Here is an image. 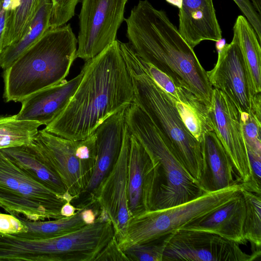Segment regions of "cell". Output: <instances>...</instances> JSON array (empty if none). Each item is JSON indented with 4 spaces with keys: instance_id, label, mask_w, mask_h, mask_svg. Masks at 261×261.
Masks as SVG:
<instances>
[{
    "instance_id": "cell-1",
    "label": "cell",
    "mask_w": 261,
    "mask_h": 261,
    "mask_svg": "<svg viewBox=\"0 0 261 261\" xmlns=\"http://www.w3.org/2000/svg\"><path fill=\"white\" fill-rule=\"evenodd\" d=\"M83 77L61 114L44 129L77 141L92 135L107 119L133 102L131 76L116 40L85 61Z\"/></svg>"
},
{
    "instance_id": "cell-2",
    "label": "cell",
    "mask_w": 261,
    "mask_h": 261,
    "mask_svg": "<svg viewBox=\"0 0 261 261\" xmlns=\"http://www.w3.org/2000/svg\"><path fill=\"white\" fill-rule=\"evenodd\" d=\"M124 20L128 43L138 56L210 107L213 88L206 71L166 12L140 0Z\"/></svg>"
},
{
    "instance_id": "cell-3",
    "label": "cell",
    "mask_w": 261,
    "mask_h": 261,
    "mask_svg": "<svg viewBox=\"0 0 261 261\" xmlns=\"http://www.w3.org/2000/svg\"><path fill=\"white\" fill-rule=\"evenodd\" d=\"M77 44L69 24L48 29L4 69L5 101L21 102L38 91L65 80L76 58Z\"/></svg>"
},
{
    "instance_id": "cell-4",
    "label": "cell",
    "mask_w": 261,
    "mask_h": 261,
    "mask_svg": "<svg viewBox=\"0 0 261 261\" xmlns=\"http://www.w3.org/2000/svg\"><path fill=\"white\" fill-rule=\"evenodd\" d=\"M119 46L132 80L133 102L149 117L180 163L199 183L202 170L201 143L184 124L174 101L145 71L130 44L120 42Z\"/></svg>"
},
{
    "instance_id": "cell-5",
    "label": "cell",
    "mask_w": 261,
    "mask_h": 261,
    "mask_svg": "<svg viewBox=\"0 0 261 261\" xmlns=\"http://www.w3.org/2000/svg\"><path fill=\"white\" fill-rule=\"evenodd\" d=\"M125 121L130 134L142 144L155 165L150 210L180 204L205 193L180 163L149 117L135 103L125 109Z\"/></svg>"
},
{
    "instance_id": "cell-6",
    "label": "cell",
    "mask_w": 261,
    "mask_h": 261,
    "mask_svg": "<svg viewBox=\"0 0 261 261\" xmlns=\"http://www.w3.org/2000/svg\"><path fill=\"white\" fill-rule=\"evenodd\" d=\"M244 189L241 183L205 192L198 197L175 206L149 210L132 217L118 245L122 250L146 243L172 233L230 201Z\"/></svg>"
},
{
    "instance_id": "cell-7",
    "label": "cell",
    "mask_w": 261,
    "mask_h": 261,
    "mask_svg": "<svg viewBox=\"0 0 261 261\" xmlns=\"http://www.w3.org/2000/svg\"><path fill=\"white\" fill-rule=\"evenodd\" d=\"M66 201L20 169L0 150V207L31 221L62 218Z\"/></svg>"
},
{
    "instance_id": "cell-8",
    "label": "cell",
    "mask_w": 261,
    "mask_h": 261,
    "mask_svg": "<svg viewBox=\"0 0 261 261\" xmlns=\"http://www.w3.org/2000/svg\"><path fill=\"white\" fill-rule=\"evenodd\" d=\"M127 1L82 0L76 58L91 59L117 40Z\"/></svg>"
},
{
    "instance_id": "cell-9",
    "label": "cell",
    "mask_w": 261,
    "mask_h": 261,
    "mask_svg": "<svg viewBox=\"0 0 261 261\" xmlns=\"http://www.w3.org/2000/svg\"><path fill=\"white\" fill-rule=\"evenodd\" d=\"M240 245L214 233L177 229L168 236L162 261H252L260 256Z\"/></svg>"
},
{
    "instance_id": "cell-10",
    "label": "cell",
    "mask_w": 261,
    "mask_h": 261,
    "mask_svg": "<svg viewBox=\"0 0 261 261\" xmlns=\"http://www.w3.org/2000/svg\"><path fill=\"white\" fill-rule=\"evenodd\" d=\"M209 112L214 131L230 158L240 183L244 186L250 179L251 168L241 113L223 92L215 88H213Z\"/></svg>"
},
{
    "instance_id": "cell-11",
    "label": "cell",
    "mask_w": 261,
    "mask_h": 261,
    "mask_svg": "<svg viewBox=\"0 0 261 261\" xmlns=\"http://www.w3.org/2000/svg\"><path fill=\"white\" fill-rule=\"evenodd\" d=\"M130 134L125 123L121 149L112 169L96 190L93 202L111 222L118 242L125 234L130 219L128 207L127 176Z\"/></svg>"
},
{
    "instance_id": "cell-12",
    "label": "cell",
    "mask_w": 261,
    "mask_h": 261,
    "mask_svg": "<svg viewBox=\"0 0 261 261\" xmlns=\"http://www.w3.org/2000/svg\"><path fill=\"white\" fill-rule=\"evenodd\" d=\"M44 160L57 174L73 199L83 193L92 175L93 168L76 154V141L67 139L38 130L35 137Z\"/></svg>"
},
{
    "instance_id": "cell-13",
    "label": "cell",
    "mask_w": 261,
    "mask_h": 261,
    "mask_svg": "<svg viewBox=\"0 0 261 261\" xmlns=\"http://www.w3.org/2000/svg\"><path fill=\"white\" fill-rule=\"evenodd\" d=\"M206 73L211 86L223 92L240 113L250 112L252 95L247 71L234 37L230 43L220 47L215 65Z\"/></svg>"
},
{
    "instance_id": "cell-14",
    "label": "cell",
    "mask_w": 261,
    "mask_h": 261,
    "mask_svg": "<svg viewBox=\"0 0 261 261\" xmlns=\"http://www.w3.org/2000/svg\"><path fill=\"white\" fill-rule=\"evenodd\" d=\"M155 168L149 155L132 135L128 163L127 199L130 217L150 210Z\"/></svg>"
},
{
    "instance_id": "cell-15",
    "label": "cell",
    "mask_w": 261,
    "mask_h": 261,
    "mask_svg": "<svg viewBox=\"0 0 261 261\" xmlns=\"http://www.w3.org/2000/svg\"><path fill=\"white\" fill-rule=\"evenodd\" d=\"M125 109L107 119L94 132L97 147L96 161L91 177L83 192L90 195V203H93L96 190L112 169L119 155L125 125Z\"/></svg>"
},
{
    "instance_id": "cell-16",
    "label": "cell",
    "mask_w": 261,
    "mask_h": 261,
    "mask_svg": "<svg viewBox=\"0 0 261 261\" xmlns=\"http://www.w3.org/2000/svg\"><path fill=\"white\" fill-rule=\"evenodd\" d=\"M83 77L80 74L67 81L44 88L27 97L21 101V108L17 119L38 122L48 125L65 109L77 89Z\"/></svg>"
},
{
    "instance_id": "cell-17",
    "label": "cell",
    "mask_w": 261,
    "mask_h": 261,
    "mask_svg": "<svg viewBox=\"0 0 261 261\" xmlns=\"http://www.w3.org/2000/svg\"><path fill=\"white\" fill-rule=\"evenodd\" d=\"M178 31L194 48L205 40L219 42L222 31L213 0H179Z\"/></svg>"
},
{
    "instance_id": "cell-18",
    "label": "cell",
    "mask_w": 261,
    "mask_h": 261,
    "mask_svg": "<svg viewBox=\"0 0 261 261\" xmlns=\"http://www.w3.org/2000/svg\"><path fill=\"white\" fill-rule=\"evenodd\" d=\"M201 144L202 170L199 184L204 192L240 183L232 162L214 131L206 133Z\"/></svg>"
},
{
    "instance_id": "cell-19",
    "label": "cell",
    "mask_w": 261,
    "mask_h": 261,
    "mask_svg": "<svg viewBox=\"0 0 261 261\" xmlns=\"http://www.w3.org/2000/svg\"><path fill=\"white\" fill-rule=\"evenodd\" d=\"M246 206L241 193L235 198L179 229L205 231L216 234L239 244L247 242L244 237Z\"/></svg>"
},
{
    "instance_id": "cell-20",
    "label": "cell",
    "mask_w": 261,
    "mask_h": 261,
    "mask_svg": "<svg viewBox=\"0 0 261 261\" xmlns=\"http://www.w3.org/2000/svg\"><path fill=\"white\" fill-rule=\"evenodd\" d=\"M0 150L22 171L66 202L73 200L61 179L46 163L35 138L28 144Z\"/></svg>"
},
{
    "instance_id": "cell-21",
    "label": "cell",
    "mask_w": 261,
    "mask_h": 261,
    "mask_svg": "<svg viewBox=\"0 0 261 261\" xmlns=\"http://www.w3.org/2000/svg\"><path fill=\"white\" fill-rule=\"evenodd\" d=\"M247 71L252 97L261 93V48L257 36L243 15H239L233 27Z\"/></svg>"
},
{
    "instance_id": "cell-22",
    "label": "cell",
    "mask_w": 261,
    "mask_h": 261,
    "mask_svg": "<svg viewBox=\"0 0 261 261\" xmlns=\"http://www.w3.org/2000/svg\"><path fill=\"white\" fill-rule=\"evenodd\" d=\"M176 86L177 100L175 105L179 115L190 133L201 143L206 133L214 131L210 107L188 89Z\"/></svg>"
},
{
    "instance_id": "cell-23",
    "label": "cell",
    "mask_w": 261,
    "mask_h": 261,
    "mask_svg": "<svg viewBox=\"0 0 261 261\" xmlns=\"http://www.w3.org/2000/svg\"><path fill=\"white\" fill-rule=\"evenodd\" d=\"M50 0H44L27 33L18 41L5 47L0 54V67L5 69L37 41L49 27Z\"/></svg>"
},
{
    "instance_id": "cell-24",
    "label": "cell",
    "mask_w": 261,
    "mask_h": 261,
    "mask_svg": "<svg viewBox=\"0 0 261 261\" xmlns=\"http://www.w3.org/2000/svg\"><path fill=\"white\" fill-rule=\"evenodd\" d=\"M82 207H79L71 217L49 221H31L16 215L27 225L28 231L16 235L33 240H44L74 231L86 225L82 219Z\"/></svg>"
},
{
    "instance_id": "cell-25",
    "label": "cell",
    "mask_w": 261,
    "mask_h": 261,
    "mask_svg": "<svg viewBox=\"0 0 261 261\" xmlns=\"http://www.w3.org/2000/svg\"><path fill=\"white\" fill-rule=\"evenodd\" d=\"M40 125L36 121L18 119L16 115L0 117V149L30 143Z\"/></svg>"
},
{
    "instance_id": "cell-26",
    "label": "cell",
    "mask_w": 261,
    "mask_h": 261,
    "mask_svg": "<svg viewBox=\"0 0 261 261\" xmlns=\"http://www.w3.org/2000/svg\"><path fill=\"white\" fill-rule=\"evenodd\" d=\"M16 9L7 24L4 48L20 40L27 32L44 0H14Z\"/></svg>"
},
{
    "instance_id": "cell-27",
    "label": "cell",
    "mask_w": 261,
    "mask_h": 261,
    "mask_svg": "<svg viewBox=\"0 0 261 261\" xmlns=\"http://www.w3.org/2000/svg\"><path fill=\"white\" fill-rule=\"evenodd\" d=\"M241 193L246 206L243 227L244 238L250 243L252 248L260 250L261 195L244 189Z\"/></svg>"
},
{
    "instance_id": "cell-28",
    "label": "cell",
    "mask_w": 261,
    "mask_h": 261,
    "mask_svg": "<svg viewBox=\"0 0 261 261\" xmlns=\"http://www.w3.org/2000/svg\"><path fill=\"white\" fill-rule=\"evenodd\" d=\"M169 234L146 243L133 245L124 252L129 260L162 261Z\"/></svg>"
},
{
    "instance_id": "cell-29",
    "label": "cell",
    "mask_w": 261,
    "mask_h": 261,
    "mask_svg": "<svg viewBox=\"0 0 261 261\" xmlns=\"http://www.w3.org/2000/svg\"><path fill=\"white\" fill-rule=\"evenodd\" d=\"M240 113L247 150L261 154V118L251 111Z\"/></svg>"
},
{
    "instance_id": "cell-30",
    "label": "cell",
    "mask_w": 261,
    "mask_h": 261,
    "mask_svg": "<svg viewBox=\"0 0 261 261\" xmlns=\"http://www.w3.org/2000/svg\"><path fill=\"white\" fill-rule=\"evenodd\" d=\"M81 0H50L51 12L50 28L65 25L74 15L77 4Z\"/></svg>"
},
{
    "instance_id": "cell-31",
    "label": "cell",
    "mask_w": 261,
    "mask_h": 261,
    "mask_svg": "<svg viewBox=\"0 0 261 261\" xmlns=\"http://www.w3.org/2000/svg\"><path fill=\"white\" fill-rule=\"evenodd\" d=\"M141 61L145 71L175 102L177 100L176 86L171 77L152 64L143 61L141 59Z\"/></svg>"
},
{
    "instance_id": "cell-32",
    "label": "cell",
    "mask_w": 261,
    "mask_h": 261,
    "mask_svg": "<svg viewBox=\"0 0 261 261\" xmlns=\"http://www.w3.org/2000/svg\"><path fill=\"white\" fill-rule=\"evenodd\" d=\"M251 168V177L244 189L261 195V154L247 151Z\"/></svg>"
},
{
    "instance_id": "cell-33",
    "label": "cell",
    "mask_w": 261,
    "mask_h": 261,
    "mask_svg": "<svg viewBox=\"0 0 261 261\" xmlns=\"http://www.w3.org/2000/svg\"><path fill=\"white\" fill-rule=\"evenodd\" d=\"M27 225L16 216L0 213V233L14 235L26 232Z\"/></svg>"
},
{
    "instance_id": "cell-34",
    "label": "cell",
    "mask_w": 261,
    "mask_h": 261,
    "mask_svg": "<svg viewBox=\"0 0 261 261\" xmlns=\"http://www.w3.org/2000/svg\"><path fill=\"white\" fill-rule=\"evenodd\" d=\"M254 30L261 42V18L250 0H233Z\"/></svg>"
},
{
    "instance_id": "cell-35",
    "label": "cell",
    "mask_w": 261,
    "mask_h": 261,
    "mask_svg": "<svg viewBox=\"0 0 261 261\" xmlns=\"http://www.w3.org/2000/svg\"><path fill=\"white\" fill-rule=\"evenodd\" d=\"M99 260L128 261L129 259L124 251L119 247L118 242L114 236L94 260Z\"/></svg>"
},
{
    "instance_id": "cell-36",
    "label": "cell",
    "mask_w": 261,
    "mask_h": 261,
    "mask_svg": "<svg viewBox=\"0 0 261 261\" xmlns=\"http://www.w3.org/2000/svg\"><path fill=\"white\" fill-rule=\"evenodd\" d=\"M13 10L12 0H0V54L4 48L7 24Z\"/></svg>"
},
{
    "instance_id": "cell-37",
    "label": "cell",
    "mask_w": 261,
    "mask_h": 261,
    "mask_svg": "<svg viewBox=\"0 0 261 261\" xmlns=\"http://www.w3.org/2000/svg\"><path fill=\"white\" fill-rule=\"evenodd\" d=\"M81 215L86 225L94 223L97 219L95 212L92 208H87V206L82 207Z\"/></svg>"
},
{
    "instance_id": "cell-38",
    "label": "cell",
    "mask_w": 261,
    "mask_h": 261,
    "mask_svg": "<svg viewBox=\"0 0 261 261\" xmlns=\"http://www.w3.org/2000/svg\"><path fill=\"white\" fill-rule=\"evenodd\" d=\"M79 208L73 206L70 202L67 201L62 206L60 214L62 217H69L73 216Z\"/></svg>"
}]
</instances>
